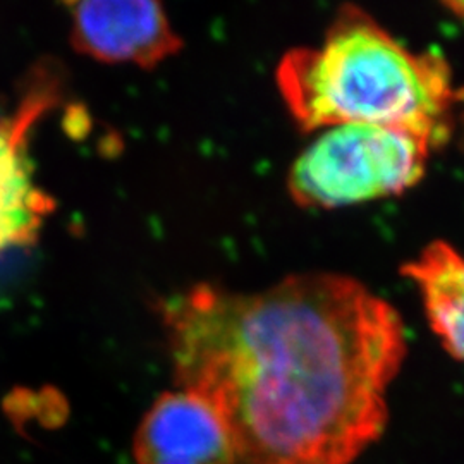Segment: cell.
<instances>
[{
    "label": "cell",
    "mask_w": 464,
    "mask_h": 464,
    "mask_svg": "<svg viewBox=\"0 0 464 464\" xmlns=\"http://www.w3.org/2000/svg\"><path fill=\"white\" fill-rule=\"evenodd\" d=\"M138 464H236L231 435L216 411L188 391L155 399L133 442Z\"/></svg>",
    "instance_id": "5b68a950"
},
{
    "label": "cell",
    "mask_w": 464,
    "mask_h": 464,
    "mask_svg": "<svg viewBox=\"0 0 464 464\" xmlns=\"http://www.w3.org/2000/svg\"><path fill=\"white\" fill-rule=\"evenodd\" d=\"M179 387L243 464H353L385 430L402 365L398 312L362 282L293 276L258 293L197 285L160 304Z\"/></svg>",
    "instance_id": "6da1fadb"
},
{
    "label": "cell",
    "mask_w": 464,
    "mask_h": 464,
    "mask_svg": "<svg viewBox=\"0 0 464 464\" xmlns=\"http://www.w3.org/2000/svg\"><path fill=\"white\" fill-rule=\"evenodd\" d=\"M277 84L303 131L373 124L444 141L454 102L440 55L415 53L354 5L337 13L320 47L287 52Z\"/></svg>",
    "instance_id": "7a4b0ae2"
},
{
    "label": "cell",
    "mask_w": 464,
    "mask_h": 464,
    "mask_svg": "<svg viewBox=\"0 0 464 464\" xmlns=\"http://www.w3.org/2000/svg\"><path fill=\"white\" fill-rule=\"evenodd\" d=\"M55 84L34 86L13 117L0 119V253L28 246L53 208V201L36 186L28 157V131L52 107Z\"/></svg>",
    "instance_id": "8992f818"
},
{
    "label": "cell",
    "mask_w": 464,
    "mask_h": 464,
    "mask_svg": "<svg viewBox=\"0 0 464 464\" xmlns=\"http://www.w3.org/2000/svg\"><path fill=\"white\" fill-rule=\"evenodd\" d=\"M446 7L450 9L456 16L464 17V2H450L446 4Z\"/></svg>",
    "instance_id": "ba28073f"
},
{
    "label": "cell",
    "mask_w": 464,
    "mask_h": 464,
    "mask_svg": "<svg viewBox=\"0 0 464 464\" xmlns=\"http://www.w3.org/2000/svg\"><path fill=\"white\" fill-rule=\"evenodd\" d=\"M402 272L420 289L431 331L449 354L464 362V255L437 241Z\"/></svg>",
    "instance_id": "52a82bcc"
},
{
    "label": "cell",
    "mask_w": 464,
    "mask_h": 464,
    "mask_svg": "<svg viewBox=\"0 0 464 464\" xmlns=\"http://www.w3.org/2000/svg\"><path fill=\"white\" fill-rule=\"evenodd\" d=\"M430 140L373 124L329 128L291 167L287 188L304 208H337L399 195L427 167Z\"/></svg>",
    "instance_id": "3957f363"
},
{
    "label": "cell",
    "mask_w": 464,
    "mask_h": 464,
    "mask_svg": "<svg viewBox=\"0 0 464 464\" xmlns=\"http://www.w3.org/2000/svg\"><path fill=\"white\" fill-rule=\"evenodd\" d=\"M71 42L100 63L153 67L178 53L183 40L157 2H71Z\"/></svg>",
    "instance_id": "277c9868"
}]
</instances>
